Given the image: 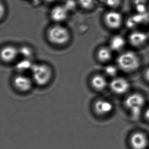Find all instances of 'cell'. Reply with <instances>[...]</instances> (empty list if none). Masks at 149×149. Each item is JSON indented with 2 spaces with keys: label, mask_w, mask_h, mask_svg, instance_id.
<instances>
[{
  "label": "cell",
  "mask_w": 149,
  "mask_h": 149,
  "mask_svg": "<svg viewBox=\"0 0 149 149\" xmlns=\"http://www.w3.org/2000/svg\"><path fill=\"white\" fill-rule=\"evenodd\" d=\"M49 40L57 45L66 43L70 38V34L65 27L60 24H55L50 27L47 31Z\"/></svg>",
  "instance_id": "2"
},
{
  "label": "cell",
  "mask_w": 149,
  "mask_h": 149,
  "mask_svg": "<svg viewBox=\"0 0 149 149\" xmlns=\"http://www.w3.org/2000/svg\"><path fill=\"white\" fill-rule=\"evenodd\" d=\"M130 83L123 77H115L111 81L110 87L111 90L117 94H123L128 92Z\"/></svg>",
  "instance_id": "6"
},
{
  "label": "cell",
  "mask_w": 149,
  "mask_h": 149,
  "mask_svg": "<svg viewBox=\"0 0 149 149\" xmlns=\"http://www.w3.org/2000/svg\"><path fill=\"white\" fill-rule=\"evenodd\" d=\"M146 0H134V4L135 6L141 5V4H145Z\"/></svg>",
  "instance_id": "22"
},
{
  "label": "cell",
  "mask_w": 149,
  "mask_h": 149,
  "mask_svg": "<svg viewBox=\"0 0 149 149\" xmlns=\"http://www.w3.org/2000/svg\"><path fill=\"white\" fill-rule=\"evenodd\" d=\"M0 17L2 19V18L4 17L5 14L6 13V8L5 5L3 4L2 1H1V4H0Z\"/></svg>",
  "instance_id": "21"
},
{
  "label": "cell",
  "mask_w": 149,
  "mask_h": 149,
  "mask_svg": "<svg viewBox=\"0 0 149 149\" xmlns=\"http://www.w3.org/2000/svg\"><path fill=\"white\" fill-rule=\"evenodd\" d=\"M104 21L105 24L109 28L117 29L122 24L123 16L120 12L116 11H111L105 14Z\"/></svg>",
  "instance_id": "5"
},
{
  "label": "cell",
  "mask_w": 149,
  "mask_h": 149,
  "mask_svg": "<svg viewBox=\"0 0 149 149\" xmlns=\"http://www.w3.org/2000/svg\"><path fill=\"white\" fill-rule=\"evenodd\" d=\"M79 6L85 10H91L95 5V0H78Z\"/></svg>",
  "instance_id": "17"
},
{
  "label": "cell",
  "mask_w": 149,
  "mask_h": 149,
  "mask_svg": "<svg viewBox=\"0 0 149 149\" xmlns=\"http://www.w3.org/2000/svg\"><path fill=\"white\" fill-rule=\"evenodd\" d=\"M148 36H149V32H148Z\"/></svg>",
  "instance_id": "26"
},
{
  "label": "cell",
  "mask_w": 149,
  "mask_h": 149,
  "mask_svg": "<svg viewBox=\"0 0 149 149\" xmlns=\"http://www.w3.org/2000/svg\"><path fill=\"white\" fill-rule=\"evenodd\" d=\"M14 85L20 91H26L32 86V81L28 77L24 75H18L14 79Z\"/></svg>",
  "instance_id": "10"
},
{
  "label": "cell",
  "mask_w": 149,
  "mask_h": 149,
  "mask_svg": "<svg viewBox=\"0 0 149 149\" xmlns=\"http://www.w3.org/2000/svg\"><path fill=\"white\" fill-rule=\"evenodd\" d=\"M105 2L109 8L116 9L121 5V0H105Z\"/></svg>",
  "instance_id": "19"
},
{
  "label": "cell",
  "mask_w": 149,
  "mask_h": 149,
  "mask_svg": "<svg viewBox=\"0 0 149 149\" xmlns=\"http://www.w3.org/2000/svg\"><path fill=\"white\" fill-rule=\"evenodd\" d=\"M31 70L33 80L39 85L46 84L52 76L51 70L45 65L33 64Z\"/></svg>",
  "instance_id": "4"
},
{
  "label": "cell",
  "mask_w": 149,
  "mask_h": 149,
  "mask_svg": "<svg viewBox=\"0 0 149 149\" xmlns=\"http://www.w3.org/2000/svg\"><path fill=\"white\" fill-rule=\"evenodd\" d=\"M68 14V9L65 6L58 5L52 8L50 11V18L54 22H62L66 19Z\"/></svg>",
  "instance_id": "7"
},
{
  "label": "cell",
  "mask_w": 149,
  "mask_h": 149,
  "mask_svg": "<svg viewBox=\"0 0 149 149\" xmlns=\"http://www.w3.org/2000/svg\"><path fill=\"white\" fill-rule=\"evenodd\" d=\"M149 38L147 33L142 31H134L129 35V40L131 45L140 47L145 45Z\"/></svg>",
  "instance_id": "9"
},
{
  "label": "cell",
  "mask_w": 149,
  "mask_h": 149,
  "mask_svg": "<svg viewBox=\"0 0 149 149\" xmlns=\"http://www.w3.org/2000/svg\"><path fill=\"white\" fill-rule=\"evenodd\" d=\"M146 136L141 132H136L131 136L130 143L133 149H145L148 146Z\"/></svg>",
  "instance_id": "8"
},
{
  "label": "cell",
  "mask_w": 149,
  "mask_h": 149,
  "mask_svg": "<svg viewBox=\"0 0 149 149\" xmlns=\"http://www.w3.org/2000/svg\"><path fill=\"white\" fill-rule=\"evenodd\" d=\"M117 63L119 68L126 72L136 70L140 66L139 57L135 53L130 51L121 54L118 57Z\"/></svg>",
  "instance_id": "1"
},
{
  "label": "cell",
  "mask_w": 149,
  "mask_h": 149,
  "mask_svg": "<svg viewBox=\"0 0 149 149\" xmlns=\"http://www.w3.org/2000/svg\"><path fill=\"white\" fill-rule=\"evenodd\" d=\"M92 84L95 89L98 90H102L106 88L107 83L104 77L100 75H97L93 77L92 79Z\"/></svg>",
  "instance_id": "14"
},
{
  "label": "cell",
  "mask_w": 149,
  "mask_h": 149,
  "mask_svg": "<svg viewBox=\"0 0 149 149\" xmlns=\"http://www.w3.org/2000/svg\"><path fill=\"white\" fill-rule=\"evenodd\" d=\"M33 64L28 59H25L21 61L17 64L16 65V69L19 71H26L30 69L33 66Z\"/></svg>",
  "instance_id": "16"
},
{
  "label": "cell",
  "mask_w": 149,
  "mask_h": 149,
  "mask_svg": "<svg viewBox=\"0 0 149 149\" xmlns=\"http://www.w3.org/2000/svg\"><path fill=\"white\" fill-rule=\"evenodd\" d=\"M105 72L110 77H115L116 75H117L118 73V69L116 67L111 65L106 67L105 69Z\"/></svg>",
  "instance_id": "18"
},
{
  "label": "cell",
  "mask_w": 149,
  "mask_h": 149,
  "mask_svg": "<svg viewBox=\"0 0 149 149\" xmlns=\"http://www.w3.org/2000/svg\"><path fill=\"white\" fill-rule=\"evenodd\" d=\"M148 9H149V8H148Z\"/></svg>",
  "instance_id": "27"
},
{
  "label": "cell",
  "mask_w": 149,
  "mask_h": 149,
  "mask_svg": "<svg viewBox=\"0 0 149 149\" xmlns=\"http://www.w3.org/2000/svg\"><path fill=\"white\" fill-rule=\"evenodd\" d=\"M18 52L16 48L12 46L5 47L1 51V58L6 62H10L17 56Z\"/></svg>",
  "instance_id": "12"
},
{
  "label": "cell",
  "mask_w": 149,
  "mask_h": 149,
  "mask_svg": "<svg viewBox=\"0 0 149 149\" xmlns=\"http://www.w3.org/2000/svg\"><path fill=\"white\" fill-rule=\"evenodd\" d=\"M112 49L109 47H104L99 50L98 52V56L100 60L103 62L108 61L111 60L112 56Z\"/></svg>",
  "instance_id": "15"
},
{
  "label": "cell",
  "mask_w": 149,
  "mask_h": 149,
  "mask_svg": "<svg viewBox=\"0 0 149 149\" xmlns=\"http://www.w3.org/2000/svg\"><path fill=\"white\" fill-rule=\"evenodd\" d=\"M125 107L135 117L139 116L145 104V99L143 95L139 93H134L129 95L125 99Z\"/></svg>",
  "instance_id": "3"
},
{
  "label": "cell",
  "mask_w": 149,
  "mask_h": 149,
  "mask_svg": "<svg viewBox=\"0 0 149 149\" xmlns=\"http://www.w3.org/2000/svg\"><path fill=\"white\" fill-rule=\"evenodd\" d=\"M45 2H49V3H50V2H52L54 1V0H44Z\"/></svg>",
  "instance_id": "25"
},
{
  "label": "cell",
  "mask_w": 149,
  "mask_h": 149,
  "mask_svg": "<svg viewBox=\"0 0 149 149\" xmlns=\"http://www.w3.org/2000/svg\"><path fill=\"white\" fill-rule=\"evenodd\" d=\"M125 39L123 37L117 35L113 37L111 39L110 42V48L112 50L114 51H119L123 49L125 46Z\"/></svg>",
  "instance_id": "13"
},
{
  "label": "cell",
  "mask_w": 149,
  "mask_h": 149,
  "mask_svg": "<svg viewBox=\"0 0 149 149\" xmlns=\"http://www.w3.org/2000/svg\"><path fill=\"white\" fill-rule=\"evenodd\" d=\"M19 52L20 54L26 58H30L32 54V52L31 49L26 47H22Z\"/></svg>",
  "instance_id": "20"
},
{
  "label": "cell",
  "mask_w": 149,
  "mask_h": 149,
  "mask_svg": "<svg viewBox=\"0 0 149 149\" xmlns=\"http://www.w3.org/2000/svg\"><path fill=\"white\" fill-rule=\"evenodd\" d=\"M113 109V104L108 101L99 100L95 103V111L100 115H105L111 113Z\"/></svg>",
  "instance_id": "11"
},
{
  "label": "cell",
  "mask_w": 149,
  "mask_h": 149,
  "mask_svg": "<svg viewBox=\"0 0 149 149\" xmlns=\"http://www.w3.org/2000/svg\"><path fill=\"white\" fill-rule=\"evenodd\" d=\"M145 77L146 79L149 82V67H148L145 72Z\"/></svg>",
  "instance_id": "23"
},
{
  "label": "cell",
  "mask_w": 149,
  "mask_h": 149,
  "mask_svg": "<svg viewBox=\"0 0 149 149\" xmlns=\"http://www.w3.org/2000/svg\"><path fill=\"white\" fill-rule=\"evenodd\" d=\"M145 117L146 119H147V120L149 121V107L146 109L145 112Z\"/></svg>",
  "instance_id": "24"
}]
</instances>
